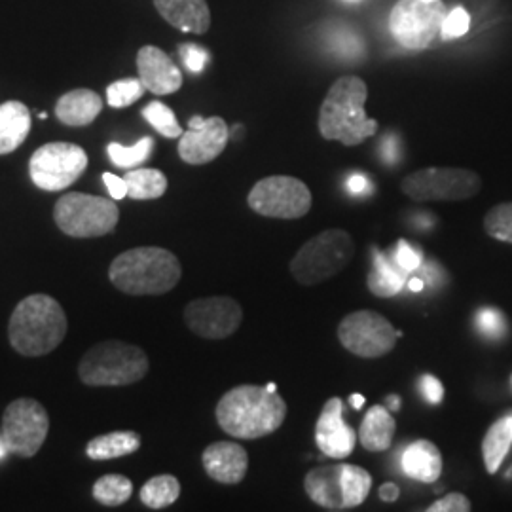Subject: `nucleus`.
<instances>
[{
	"label": "nucleus",
	"instance_id": "412c9836",
	"mask_svg": "<svg viewBox=\"0 0 512 512\" xmlns=\"http://www.w3.org/2000/svg\"><path fill=\"white\" fill-rule=\"evenodd\" d=\"M103 110V99L92 90H73L59 97L55 116L71 128L90 126Z\"/></svg>",
	"mask_w": 512,
	"mask_h": 512
},
{
	"label": "nucleus",
	"instance_id": "473e14b6",
	"mask_svg": "<svg viewBox=\"0 0 512 512\" xmlns=\"http://www.w3.org/2000/svg\"><path fill=\"white\" fill-rule=\"evenodd\" d=\"M145 92L147 88L143 86L141 78L118 80V82H112L107 88V103L112 109H126L135 101H139Z\"/></svg>",
	"mask_w": 512,
	"mask_h": 512
},
{
	"label": "nucleus",
	"instance_id": "9b49d317",
	"mask_svg": "<svg viewBox=\"0 0 512 512\" xmlns=\"http://www.w3.org/2000/svg\"><path fill=\"white\" fill-rule=\"evenodd\" d=\"M249 207L268 219H302L310 213L311 192L306 183L287 175L266 177L253 186Z\"/></svg>",
	"mask_w": 512,
	"mask_h": 512
},
{
	"label": "nucleus",
	"instance_id": "49530a36",
	"mask_svg": "<svg viewBox=\"0 0 512 512\" xmlns=\"http://www.w3.org/2000/svg\"><path fill=\"white\" fill-rule=\"evenodd\" d=\"M365 397L361 395V393H353L351 397H349V403H351V406L355 408V410H361L363 408V404H365Z\"/></svg>",
	"mask_w": 512,
	"mask_h": 512
},
{
	"label": "nucleus",
	"instance_id": "a878e982",
	"mask_svg": "<svg viewBox=\"0 0 512 512\" xmlns=\"http://www.w3.org/2000/svg\"><path fill=\"white\" fill-rule=\"evenodd\" d=\"M141 448V437L135 431H116L90 440L86 446V456L93 461L131 456Z\"/></svg>",
	"mask_w": 512,
	"mask_h": 512
},
{
	"label": "nucleus",
	"instance_id": "4468645a",
	"mask_svg": "<svg viewBox=\"0 0 512 512\" xmlns=\"http://www.w3.org/2000/svg\"><path fill=\"white\" fill-rule=\"evenodd\" d=\"M338 338L349 353L363 359L384 357L397 346V330L376 311H353L338 327Z\"/></svg>",
	"mask_w": 512,
	"mask_h": 512
},
{
	"label": "nucleus",
	"instance_id": "6e6552de",
	"mask_svg": "<svg viewBox=\"0 0 512 512\" xmlns=\"http://www.w3.org/2000/svg\"><path fill=\"white\" fill-rule=\"evenodd\" d=\"M120 219L116 200L69 192L54 207L57 228L71 238H101L112 232Z\"/></svg>",
	"mask_w": 512,
	"mask_h": 512
},
{
	"label": "nucleus",
	"instance_id": "39448f33",
	"mask_svg": "<svg viewBox=\"0 0 512 512\" xmlns=\"http://www.w3.org/2000/svg\"><path fill=\"white\" fill-rule=\"evenodd\" d=\"M147 353L120 340H107L84 353L78 365V376L92 387L131 385L147 376Z\"/></svg>",
	"mask_w": 512,
	"mask_h": 512
},
{
	"label": "nucleus",
	"instance_id": "f3484780",
	"mask_svg": "<svg viewBox=\"0 0 512 512\" xmlns=\"http://www.w3.org/2000/svg\"><path fill=\"white\" fill-rule=\"evenodd\" d=\"M344 404L338 397H332L323 406L315 425L317 448L332 459H346L355 450L357 435L342 418Z\"/></svg>",
	"mask_w": 512,
	"mask_h": 512
},
{
	"label": "nucleus",
	"instance_id": "cd10ccee",
	"mask_svg": "<svg viewBox=\"0 0 512 512\" xmlns=\"http://www.w3.org/2000/svg\"><path fill=\"white\" fill-rule=\"evenodd\" d=\"M124 179L128 183V198L137 202L158 200L167 190V177L160 169H129Z\"/></svg>",
	"mask_w": 512,
	"mask_h": 512
},
{
	"label": "nucleus",
	"instance_id": "9d476101",
	"mask_svg": "<svg viewBox=\"0 0 512 512\" xmlns=\"http://www.w3.org/2000/svg\"><path fill=\"white\" fill-rule=\"evenodd\" d=\"M446 18L442 0H399L389 16V29L406 50H425L439 37Z\"/></svg>",
	"mask_w": 512,
	"mask_h": 512
},
{
	"label": "nucleus",
	"instance_id": "aec40b11",
	"mask_svg": "<svg viewBox=\"0 0 512 512\" xmlns=\"http://www.w3.org/2000/svg\"><path fill=\"white\" fill-rule=\"evenodd\" d=\"M160 16L183 33L203 35L211 27V10L207 0H154Z\"/></svg>",
	"mask_w": 512,
	"mask_h": 512
},
{
	"label": "nucleus",
	"instance_id": "e433bc0d",
	"mask_svg": "<svg viewBox=\"0 0 512 512\" xmlns=\"http://www.w3.org/2000/svg\"><path fill=\"white\" fill-rule=\"evenodd\" d=\"M179 54L183 57L184 65L190 73H202L209 63V52L198 44H181Z\"/></svg>",
	"mask_w": 512,
	"mask_h": 512
},
{
	"label": "nucleus",
	"instance_id": "c85d7f7f",
	"mask_svg": "<svg viewBox=\"0 0 512 512\" xmlns=\"http://www.w3.org/2000/svg\"><path fill=\"white\" fill-rule=\"evenodd\" d=\"M141 501L148 509L160 511L173 505L181 495V482L173 475H158L150 478L141 488Z\"/></svg>",
	"mask_w": 512,
	"mask_h": 512
},
{
	"label": "nucleus",
	"instance_id": "0eeeda50",
	"mask_svg": "<svg viewBox=\"0 0 512 512\" xmlns=\"http://www.w3.org/2000/svg\"><path fill=\"white\" fill-rule=\"evenodd\" d=\"M355 255L353 239L346 230L330 228L306 241L291 260V274L300 285H317L340 274Z\"/></svg>",
	"mask_w": 512,
	"mask_h": 512
},
{
	"label": "nucleus",
	"instance_id": "b1692460",
	"mask_svg": "<svg viewBox=\"0 0 512 512\" xmlns=\"http://www.w3.org/2000/svg\"><path fill=\"white\" fill-rule=\"evenodd\" d=\"M397 423L384 406H372L359 429V439L368 452H385L393 444Z\"/></svg>",
	"mask_w": 512,
	"mask_h": 512
},
{
	"label": "nucleus",
	"instance_id": "7c9ffc66",
	"mask_svg": "<svg viewBox=\"0 0 512 512\" xmlns=\"http://www.w3.org/2000/svg\"><path fill=\"white\" fill-rule=\"evenodd\" d=\"M154 148V139L152 137H143L137 141L133 147H124L120 143H110L107 147L110 162L122 169H135L141 164H145Z\"/></svg>",
	"mask_w": 512,
	"mask_h": 512
},
{
	"label": "nucleus",
	"instance_id": "79ce46f5",
	"mask_svg": "<svg viewBox=\"0 0 512 512\" xmlns=\"http://www.w3.org/2000/svg\"><path fill=\"white\" fill-rule=\"evenodd\" d=\"M348 190L351 194L361 196V194H366V192L370 190V183H368V179H366L365 175L355 173V175H351L348 179Z\"/></svg>",
	"mask_w": 512,
	"mask_h": 512
},
{
	"label": "nucleus",
	"instance_id": "f8f14e48",
	"mask_svg": "<svg viewBox=\"0 0 512 512\" xmlns=\"http://www.w3.org/2000/svg\"><path fill=\"white\" fill-rule=\"evenodd\" d=\"M86 167L84 148L73 143H48L31 156L29 175L40 190L59 192L78 181Z\"/></svg>",
	"mask_w": 512,
	"mask_h": 512
},
{
	"label": "nucleus",
	"instance_id": "603ef678",
	"mask_svg": "<svg viewBox=\"0 0 512 512\" xmlns=\"http://www.w3.org/2000/svg\"><path fill=\"white\" fill-rule=\"evenodd\" d=\"M507 476H509V478H512V467H511V471H509V475H507Z\"/></svg>",
	"mask_w": 512,
	"mask_h": 512
},
{
	"label": "nucleus",
	"instance_id": "5701e85b",
	"mask_svg": "<svg viewBox=\"0 0 512 512\" xmlns=\"http://www.w3.org/2000/svg\"><path fill=\"white\" fill-rule=\"evenodd\" d=\"M31 133V112L21 101L0 105V156L18 150Z\"/></svg>",
	"mask_w": 512,
	"mask_h": 512
},
{
	"label": "nucleus",
	"instance_id": "20e7f679",
	"mask_svg": "<svg viewBox=\"0 0 512 512\" xmlns=\"http://www.w3.org/2000/svg\"><path fill=\"white\" fill-rule=\"evenodd\" d=\"M67 334V315L50 294H31L16 306L8 325L12 348L25 357L52 353Z\"/></svg>",
	"mask_w": 512,
	"mask_h": 512
},
{
	"label": "nucleus",
	"instance_id": "58836bf2",
	"mask_svg": "<svg viewBox=\"0 0 512 512\" xmlns=\"http://www.w3.org/2000/svg\"><path fill=\"white\" fill-rule=\"evenodd\" d=\"M429 512H469L471 511V501L463 494H448L446 497L433 503Z\"/></svg>",
	"mask_w": 512,
	"mask_h": 512
},
{
	"label": "nucleus",
	"instance_id": "6ab92c4d",
	"mask_svg": "<svg viewBox=\"0 0 512 512\" xmlns=\"http://www.w3.org/2000/svg\"><path fill=\"white\" fill-rule=\"evenodd\" d=\"M205 473L220 484H239L249 469V456L245 448L236 442H213L202 456Z\"/></svg>",
	"mask_w": 512,
	"mask_h": 512
},
{
	"label": "nucleus",
	"instance_id": "f257e3e1",
	"mask_svg": "<svg viewBox=\"0 0 512 512\" xmlns=\"http://www.w3.org/2000/svg\"><path fill=\"white\" fill-rule=\"evenodd\" d=\"M287 416V404L260 385H239L217 404L220 429L234 439L255 440L275 433Z\"/></svg>",
	"mask_w": 512,
	"mask_h": 512
},
{
	"label": "nucleus",
	"instance_id": "09e8293b",
	"mask_svg": "<svg viewBox=\"0 0 512 512\" xmlns=\"http://www.w3.org/2000/svg\"><path fill=\"white\" fill-rule=\"evenodd\" d=\"M389 406H391L393 412L399 410V408H401V399H399V397H389Z\"/></svg>",
	"mask_w": 512,
	"mask_h": 512
},
{
	"label": "nucleus",
	"instance_id": "2f4dec72",
	"mask_svg": "<svg viewBox=\"0 0 512 512\" xmlns=\"http://www.w3.org/2000/svg\"><path fill=\"white\" fill-rule=\"evenodd\" d=\"M143 116L160 135H164L167 139H181V135L184 133L183 128H181L175 112L164 103L152 101L143 109Z\"/></svg>",
	"mask_w": 512,
	"mask_h": 512
},
{
	"label": "nucleus",
	"instance_id": "a18cd8bd",
	"mask_svg": "<svg viewBox=\"0 0 512 512\" xmlns=\"http://www.w3.org/2000/svg\"><path fill=\"white\" fill-rule=\"evenodd\" d=\"M406 287L412 291V293H421L425 289V281L421 277H410L406 281Z\"/></svg>",
	"mask_w": 512,
	"mask_h": 512
},
{
	"label": "nucleus",
	"instance_id": "4be33fe9",
	"mask_svg": "<svg viewBox=\"0 0 512 512\" xmlns=\"http://www.w3.org/2000/svg\"><path fill=\"white\" fill-rule=\"evenodd\" d=\"M404 475L420 480L425 484H433L442 475V454L431 440L412 442L403 454Z\"/></svg>",
	"mask_w": 512,
	"mask_h": 512
},
{
	"label": "nucleus",
	"instance_id": "7ed1b4c3",
	"mask_svg": "<svg viewBox=\"0 0 512 512\" xmlns=\"http://www.w3.org/2000/svg\"><path fill=\"white\" fill-rule=\"evenodd\" d=\"M179 258L162 247H135L116 256L109 279L120 293L156 296L169 293L181 281Z\"/></svg>",
	"mask_w": 512,
	"mask_h": 512
},
{
	"label": "nucleus",
	"instance_id": "a211bd4d",
	"mask_svg": "<svg viewBox=\"0 0 512 512\" xmlns=\"http://www.w3.org/2000/svg\"><path fill=\"white\" fill-rule=\"evenodd\" d=\"M137 71L147 92L171 95L183 86V73L158 46H143L137 54Z\"/></svg>",
	"mask_w": 512,
	"mask_h": 512
},
{
	"label": "nucleus",
	"instance_id": "c03bdc74",
	"mask_svg": "<svg viewBox=\"0 0 512 512\" xmlns=\"http://www.w3.org/2000/svg\"><path fill=\"white\" fill-rule=\"evenodd\" d=\"M384 156L387 162H395L397 160V141L395 139H387L384 145Z\"/></svg>",
	"mask_w": 512,
	"mask_h": 512
},
{
	"label": "nucleus",
	"instance_id": "864d4df0",
	"mask_svg": "<svg viewBox=\"0 0 512 512\" xmlns=\"http://www.w3.org/2000/svg\"><path fill=\"white\" fill-rule=\"evenodd\" d=\"M429 2H431V0H429Z\"/></svg>",
	"mask_w": 512,
	"mask_h": 512
},
{
	"label": "nucleus",
	"instance_id": "4c0bfd02",
	"mask_svg": "<svg viewBox=\"0 0 512 512\" xmlns=\"http://www.w3.org/2000/svg\"><path fill=\"white\" fill-rule=\"evenodd\" d=\"M395 262L403 268L404 272L412 274V272L420 270L421 253L418 249H414L412 245H408L404 239H399L397 251H395Z\"/></svg>",
	"mask_w": 512,
	"mask_h": 512
},
{
	"label": "nucleus",
	"instance_id": "bb28decb",
	"mask_svg": "<svg viewBox=\"0 0 512 512\" xmlns=\"http://www.w3.org/2000/svg\"><path fill=\"white\" fill-rule=\"evenodd\" d=\"M512 444V412L509 416L495 421L488 429L484 442H482V456L484 465L490 475H495L503 463L505 456L509 454Z\"/></svg>",
	"mask_w": 512,
	"mask_h": 512
},
{
	"label": "nucleus",
	"instance_id": "393cba45",
	"mask_svg": "<svg viewBox=\"0 0 512 512\" xmlns=\"http://www.w3.org/2000/svg\"><path fill=\"white\" fill-rule=\"evenodd\" d=\"M372 256H374V266L368 275L370 293L380 298H391L401 293L408 281V272H404L397 262H389L387 256L380 253L378 249L372 251Z\"/></svg>",
	"mask_w": 512,
	"mask_h": 512
},
{
	"label": "nucleus",
	"instance_id": "3c124183",
	"mask_svg": "<svg viewBox=\"0 0 512 512\" xmlns=\"http://www.w3.org/2000/svg\"><path fill=\"white\" fill-rule=\"evenodd\" d=\"M38 118H40V120H46L48 114H46V112H38Z\"/></svg>",
	"mask_w": 512,
	"mask_h": 512
},
{
	"label": "nucleus",
	"instance_id": "de8ad7c7",
	"mask_svg": "<svg viewBox=\"0 0 512 512\" xmlns=\"http://www.w3.org/2000/svg\"><path fill=\"white\" fill-rule=\"evenodd\" d=\"M8 452H10V448H8V444H6V440L2 437V433H0V461L8 456Z\"/></svg>",
	"mask_w": 512,
	"mask_h": 512
},
{
	"label": "nucleus",
	"instance_id": "2eb2a0df",
	"mask_svg": "<svg viewBox=\"0 0 512 512\" xmlns=\"http://www.w3.org/2000/svg\"><path fill=\"white\" fill-rule=\"evenodd\" d=\"M243 321V310L234 298L211 296L192 300L184 308L186 327L207 340H222L232 336Z\"/></svg>",
	"mask_w": 512,
	"mask_h": 512
},
{
	"label": "nucleus",
	"instance_id": "a19ab883",
	"mask_svg": "<svg viewBox=\"0 0 512 512\" xmlns=\"http://www.w3.org/2000/svg\"><path fill=\"white\" fill-rule=\"evenodd\" d=\"M103 181H105L107 188H109V194L112 200L120 202V200L128 198V183H126L124 177H116V175H112V173H105V175H103Z\"/></svg>",
	"mask_w": 512,
	"mask_h": 512
},
{
	"label": "nucleus",
	"instance_id": "37998d69",
	"mask_svg": "<svg viewBox=\"0 0 512 512\" xmlns=\"http://www.w3.org/2000/svg\"><path fill=\"white\" fill-rule=\"evenodd\" d=\"M380 497L384 499L385 503H395L401 497V490H399L397 484L387 482V484L380 488Z\"/></svg>",
	"mask_w": 512,
	"mask_h": 512
},
{
	"label": "nucleus",
	"instance_id": "423d86ee",
	"mask_svg": "<svg viewBox=\"0 0 512 512\" xmlns=\"http://www.w3.org/2000/svg\"><path fill=\"white\" fill-rule=\"evenodd\" d=\"M370 488V473L349 463L315 467L304 478V490L311 501L329 511H344L363 505Z\"/></svg>",
	"mask_w": 512,
	"mask_h": 512
},
{
	"label": "nucleus",
	"instance_id": "f704fd0d",
	"mask_svg": "<svg viewBox=\"0 0 512 512\" xmlns=\"http://www.w3.org/2000/svg\"><path fill=\"white\" fill-rule=\"evenodd\" d=\"M475 325L486 338L492 340L503 338L507 332V319L497 308H482L476 311Z\"/></svg>",
	"mask_w": 512,
	"mask_h": 512
},
{
	"label": "nucleus",
	"instance_id": "c756f323",
	"mask_svg": "<svg viewBox=\"0 0 512 512\" xmlns=\"http://www.w3.org/2000/svg\"><path fill=\"white\" fill-rule=\"evenodd\" d=\"M133 494V484L128 476L105 475L93 484V497L101 505L118 507L124 505Z\"/></svg>",
	"mask_w": 512,
	"mask_h": 512
},
{
	"label": "nucleus",
	"instance_id": "ddd939ff",
	"mask_svg": "<svg viewBox=\"0 0 512 512\" xmlns=\"http://www.w3.org/2000/svg\"><path fill=\"white\" fill-rule=\"evenodd\" d=\"M48 429V412L35 399H16L4 410L2 437L19 458H33L48 437Z\"/></svg>",
	"mask_w": 512,
	"mask_h": 512
},
{
	"label": "nucleus",
	"instance_id": "c9c22d12",
	"mask_svg": "<svg viewBox=\"0 0 512 512\" xmlns=\"http://www.w3.org/2000/svg\"><path fill=\"white\" fill-rule=\"evenodd\" d=\"M471 27V16L465 8H454L450 14H446L440 35L444 40H454V38L465 37Z\"/></svg>",
	"mask_w": 512,
	"mask_h": 512
},
{
	"label": "nucleus",
	"instance_id": "dca6fc26",
	"mask_svg": "<svg viewBox=\"0 0 512 512\" xmlns=\"http://www.w3.org/2000/svg\"><path fill=\"white\" fill-rule=\"evenodd\" d=\"M230 141V129L219 116H194L179 141V156L190 165H203L217 160Z\"/></svg>",
	"mask_w": 512,
	"mask_h": 512
},
{
	"label": "nucleus",
	"instance_id": "1a4fd4ad",
	"mask_svg": "<svg viewBox=\"0 0 512 512\" xmlns=\"http://www.w3.org/2000/svg\"><path fill=\"white\" fill-rule=\"evenodd\" d=\"M401 188L414 202H461L476 196L482 181L471 169L427 167L404 177Z\"/></svg>",
	"mask_w": 512,
	"mask_h": 512
},
{
	"label": "nucleus",
	"instance_id": "ea45409f",
	"mask_svg": "<svg viewBox=\"0 0 512 512\" xmlns=\"http://www.w3.org/2000/svg\"><path fill=\"white\" fill-rule=\"evenodd\" d=\"M421 391L431 404L442 403V399H444V385L440 384L435 376L427 374L421 378Z\"/></svg>",
	"mask_w": 512,
	"mask_h": 512
},
{
	"label": "nucleus",
	"instance_id": "72a5a7b5",
	"mask_svg": "<svg viewBox=\"0 0 512 512\" xmlns=\"http://www.w3.org/2000/svg\"><path fill=\"white\" fill-rule=\"evenodd\" d=\"M484 228L492 238L512 243V203L495 205L484 219Z\"/></svg>",
	"mask_w": 512,
	"mask_h": 512
},
{
	"label": "nucleus",
	"instance_id": "8fccbe9b",
	"mask_svg": "<svg viewBox=\"0 0 512 512\" xmlns=\"http://www.w3.org/2000/svg\"><path fill=\"white\" fill-rule=\"evenodd\" d=\"M266 389L272 391V393H277V385H275L274 382H270V384L266 385Z\"/></svg>",
	"mask_w": 512,
	"mask_h": 512
},
{
	"label": "nucleus",
	"instance_id": "f03ea898",
	"mask_svg": "<svg viewBox=\"0 0 512 512\" xmlns=\"http://www.w3.org/2000/svg\"><path fill=\"white\" fill-rule=\"evenodd\" d=\"M368 88L359 76L338 78L319 110V131L327 141H340L346 147H357L376 135L378 122L366 116Z\"/></svg>",
	"mask_w": 512,
	"mask_h": 512
}]
</instances>
